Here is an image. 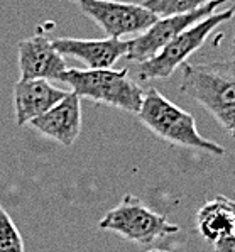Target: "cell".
Returning a JSON list of instances; mask_svg holds the SVG:
<instances>
[{
  "mask_svg": "<svg viewBox=\"0 0 235 252\" xmlns=\"http://www.w3.org/2000/svg\"><path fill=\"white\" fill-rule=\"evenodd\" d=\"M19 80H56L63 81L68 71L64 58L55 49L49 37L37 34L17 44Z\"/></svg>",
  "mask_w": 235,
  "mask_h": 252,
  "instance_id": "8",
  "label": "cell"
},
{
  "mask_svg": "<svg viewBox=\"0 0 235 252\" xmlns=\"http://www.w3.org/2000/svg\"><path fill=\"white\" fill-rule=\"evenodd\" d=\"M147 252H171V251H166V249H151Z\"/></svg>",
  "mask_w": 235,
  "mask_h": 252,
  "instance_id": "17",
  "label": "cell"
},
{
  "mask_svg": "<svg viewBox=\"0 0 235 252\" xmlns=\"http://www.w3.org/2000/svg\"><path fill=\"white\" fill-rule=\"evenodd\" d=\"M69 92L48 80H19L14 85V112L17 126H26L59 103Z\"/></svg>",
  "mask_w": 235,
  "mask_h": 252,
  "instance_id": "11",
  "label": "cell"
},
{
  "mask_svg": "<svg viewBox=\"0 0 235 252\" xmlns=\"http://www.w3.org/2000/svg\"><path fill=\"white\" fill-rule=\"evenodd\" d=\"M29 126L58 144L71 147L82 132V98L69 92L49 112L30 120Z\"/></svg>",
  "mask_w": 235,
  "mask_h": 252,
  "instance_id": "10",
  "label": "cell"
},
{
  "mask_svg": "<svg viewBox=\"0 0 235 252\" xmlns=\"http://www.w3.org/2000/svg\"><path fill=\"white\" fill-rule=\"evenodd\" d=\"M144 2H146V0H144Z\"/></svg>",
  "mask_w": 235,
  "mask_h": 252,
  "instance_id": "19",
  "label": "cell"
},
{
  "mask_svg": "<svg viewBox=\"0 0 235 252\" xmlns=\"http://www.w3.org/2000/svg\"><path fill=\"white\" fill-rule=\"evenodd\" d=\"M53 46L61 56H69L82 61L88 69H112L120 58L129 51V41L107 37V39H75L55 37Z\"/></svg>",
  "mask_w": 235,
  "mask_h": 252,
  "instance_id": "9",
  "label": "cell"
},
{
  "mask_svg": "<svg viewBox=\"0 0 235 252\" xmlns=\"http://www.w3.org/2000/svg\"><path fill=\"white\" fill-rule=\"evenodd\" d=\"M98 228L118 234L134 244L149 246L154 240L178 234L179 227L171 223L164 215L146 207L132 195H125L120 203L103 215Z\"/></svg>",
  "mask_w": 235,
  "mask_h": 252,
  "instance_id": "5",
  "label": "cell"
},
{
  "mask_svg": "<svg viewBox=\"0 0 235 252\" xmlns=\"http://www.w3.org/2000/svg\"><path fill=\"white\" fill-rule=\"evenodd\" d=\"M82 12L90 17L109 37L120 39L130 34H142L147 31L157 15L147 7L130 2H115V0H82L78 3Z\"/></svg>",
  "mask_w": 235,
  "mask_h": 252,
  "instance_id": "6",
  "label": "cell"
},
{
  "mask_svg": "<svg viewBox=\"0 0 235 252\" xmlns=\"http://www.w3.org/2000/svg\"><path fill=\"white\" fill-rule=\"evenodd\" d=\"M235 15V2L229 9L220 10L208 15L206 19L196 22L190 29L181 32L173 41H169L161 51L151 60L139 63L137 75L141 80H166L178 68H183L184 63H188V58L198 51L206 42L208 36L213 32L217 27H220L225 22L232 21Z\"/></svg>",
  "mask_w": 235,
  "mask_h": 252,
  "instance_id": "4",
  "label": "cell"
},
{
  "mask_svg": "<svg viewBox=\"0 0 235 252\" xmlns=\"http://www.w3.org/2000/svg\"><path fill=\"white\" fill-rule=\"evenodd\" d=\"M179 90L205 108L235 142V61L184 63Z\"/></svg>",
  "mask_w": 235,
  "mask_h": 252,
  "instance_id": "1",
  "label": "cell"
},
{
  "mask_svg": "<svg viewBox=\"0 0 235 252\" xmlns=\"http://www.w3.org/2000/svg\"><path fill=\"white\" fill-rule=\"evenodd\" d=\"M230 58H232L230 61H235V36L232 39V46H230Z\"/></svg>",
  "mask_w": 235,
  "mask_h": 252,
  "instance_id": "16",
  "label": "cell"
},
{
  "mask_svg": "<svg viewBox=\"0 0 235 252\" xmlns=\"http://www.w3.org/2000/svg\"><path fill=\"white\" fill-rule=\"evenodd\" d=\"M229 2H235V0H211L210 3H206L205 7L195 10V12L157 19L147 31L139 34L136 39L129 41V51H127L125 58L130 61H136V63H144V61L151 60L169 41H173L181 32L190 29L196 22L215 14L217 9H220L222 5Z\"/></svg>",
  "mask_w": 235,
  "mask_h": 252,
  "instance_id": "7",
  "label": "cell"
},
{
  "mask_svg": "<svg viewBox=\"0 0 235 252\" xmlns=\"http://www.w3.org/2000/svg\"><path fill=\"white\" fill-rule=\"evenodd\" d=\"M0 252H24V240L17 225L0 205Z\"/></svg>",
  "mask_w": 235,
  "mask_h": 252,
  "instance_id": "14",
  "label": "cell"
},
{
  "mask_svg": "<svg viewBox=\"0 0 235 252\" xmlns=\"http://www.w3.org/2000/svg\"><path fill=\"white\" fill-rule=\"evenodd\" d=\"M80 98L105 103L118 110L137 115L144 92L129 76V69H75L69 68L63 78Z\"/></svg>",
  "mask_w": 235,
  "mask_h": 252,
  "instance_id": "3",
  "label": "cell"
},
{
  "mask_svg": "<svg viewBox=\"0 0 235 252\" xmlns=\"http://www.w3.org/2000/svg\"><path fill=\"white\" fill-rule=\"evenodd\" d=\"M196 230L208 242L235 234V201L229 196L217 195L205 201L196 212Z\"/></svg>",
  "mask_w": 235,
  "mask_h": 252,
  "instance_id": "12",
  "label": "cell"
},
{
  "mask_svg": "<svg viewBox=\"0 0 235 252\" xmlns=\"http://www.w3.org/2000/svg\"><path fill=\"white\" fill-rule=\"evenodd\" d=\"M137 119L151 132L169 144L203 151L211 156L225 154V147L200 135L195 126V117L190 112L169 102L156 88H147L144 92V100L141 110L137 112Z\"/></svg>",
  "mask_w": 235,
  "mask_h": 252,
  "instance_id": "2",
  "label": "cell"
},
{
  "mask_svg": "<svg viewBox=\"0 0 235 252\" xmlns=\"http://www.w3.org/2000/svg\"><path fill=\"white\" fill-rule=\"evenodd\" d=\"M71 2H75V3H80V2H82V0H71Z\"/></svg>",
  "mask_w": 235,
  "mask_h": 252,
  "instance_id": "18",
  "label": "cell"
},
{
  "mask_svg": "<svg viewBox=\"0 0 235 252\" xmlns=\"http://www.w3.org/2000/svg\"><path fill=\"white\" fill-rule=\"evenodd\" d=\"M211 0H146L142 5L147 7L157 17H169V15L190 14L205 7Z\"/></svg>",
  "mask_w": 235,
  "mask_h": 252,
  "instance_id": "13",
  "label": "cell"
},
{
  "mask_svg": "<svg viewBox=\"0 0 235 252\" xmlns=\"http://www.w3.org/2000/svg\"><path fill=\"white\" fill-rule=\"evenodd\" d=\"M215 252H235V234L213 244Z\"/></svg>",
  "mask_w": 235,
  "mask_h": 252,
  "instance_id": "15",
  "label": "cell"
}]
</instances>
